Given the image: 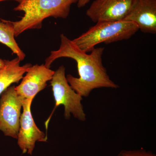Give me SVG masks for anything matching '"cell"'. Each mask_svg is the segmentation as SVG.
I'll return each instance as SVG.
<instances>
[{"instance_id":"obj_1","label":"cell","mask_w":156,"mask_h":156,"mask_svg":"<svg viewBox=\"0 0 156 156\" xmlns=\"http://www.w3.org/2000/svg\"><path fill=\"white\" fill-rule=\"evenodd\" d=\"M59 49L51 52L45 60L44 65L50 68L56 59L67 57L75 60L79 77L68 75L66 80L70 87L82 97H87L93 89L100 88L116 89L119 86L111 80L102 62L105 48H94L90 54L81 50L63 34L60 35Z\"/></svg>"},{"instance_id":"obj_2","label":"cell","mask_w":156,"mask_h":156,"mask_svg":"<svg viewBox=\"0 0 156 156\" xmlns=\"http://www.w3.org/2000/svg\"><path fill=\"white\" fill-rule=\"evenodd\" d=\"M78 0H21L14 9L24 12L20 20L10 21L15 37L28 30L41 29L44 20L49 17L65 19L69 15L73 4Z\"/></svg>"},{"instance_id":"obj_3","label":"cell","mask_w":156,"mask_h":156,"mask_svg":"<svg viewBox=\"0 0 156 156\" xmlns=\"http://www.w3.org/2000/svg\"><path fill=\"white\" fill-rule=\"evenodd\" d=\"M138 30L137 26L131 21H101L72 41L81 50L87 53L101 43L108 44L130 39Z\"/></svg>"},{"instance_id":"obj_4","label":"cell","mask_w":156,"mask_h":156,"mask_svg":"<svg viewBox=\"0 0 156 156\" xmlns=\"http://www.w3.org/2000/svg\"><path fill=\"white\" fill-rule=\"evenodd\" d=\"M50 83L56 102L55 109L62 105L64 106L66 119H69L72 114L76 119L85 121L86 114L81 103L83 98L69 84L65 75V68L63 66H60L55 72Z\"/></svg>"},{"instance_id":"obj_5","label":"cell","mask_w":156,"mask_h":156,"mask_svg":"<svg viewBox=\"0 0 156 156\" xmlns=\"http://www.w3.org/2000/svg\"><path fill=\"white\" fill-rule=\"evenodd\" d=\"M15 86L9 87L0 98V131L5 136L17 139L20 126L23 99L17 95Z\"/></svg>"},{"instance_id":"obj_6","label":"cell","mask_w":156,"mask_h":156,"mask_svg":"<svg viewBox=\"0 0 156 156\" xmlns=\"http://www.w3.org/2000/svg\"><path fill=\"white\" fill-rule=\"evenodd\" d=\"M135 0H95L87 11L93 22L124 20L130 13Z\"/></svg>"},{"instance_id":"obj_7","label":"cell","mask_w":156,"mask_h":156,"mask_svg":"<svg viewBox=\"0 0 156 156\" xmlns=\"http://www.w3.org/2000/svg\"><path fill=\"white\" fill-rule=\"evenodd\" d=\"M33 100L23 99V113L21 115L20 126L17 139L18 144L23 153L32 154L37 141H47V136L41 131L34 122L31 112Z\"/></svg>"},{"instance_id":"obj_8","label":"cell","mask_w":156,"mask_h":156,"mask_svg":"<svg viewBox=\"0 0 156 156\" xmlns=\"http://www.w3.org/2000/svg\"><path fill=\"white\" fill-rule=\"evenodd\" d=\"M19 86L15 87L17 95L23 99L33 100L36 95L45 89L52 80L55 71L44 64L30 66Z\"/></svg>"},{"instance_id":"obj_9","label":"cell","mask_w":156,"mask_h":156,"mask_svg":"<svg viewBox=\"0 0 156 156\" xmlns=\"http://www.w3.org/2000/svg\"><path fill=\"white\" fill-rule=\"evenodd\" d=\"M134 23L144 33H156V0H135L124 20Z\"/></svg>"},{"instance_id":"obj_10","label":"cell","mask_w":156,"mask_h":156,"mask_svg":"<svg viewBox=\"0 0 156 156\" xmlns=\"http://www.w3.org/2000/svg\"><path fill=\"white\" fill-rule=\"evenodd\" d=\"M20 61L17 57L11 60H5V66L0 69V95L11 84L19 83L32 66L27 63L21 66Z\"/></svg>"},{"instance_id":"obj_11","label":"cell","mask_w":156,"mask_h":156,"mask_svg":"<svg viewBox=\"0 0 156 156\" xmlns=\"http://www.w3.org/2000/svg\"><path fill=\"white\" fill-rule=\"evenodd\" d=\"M0 43L10 48L13 54L22 61L26 55L18 46L15 39L13 26L10 20L0 19Z\"/></svg>"},{"instance_id":"obj_12","label":"cell","mask_w":156,"mask_h":156,"mask_svg":"<svg viewBox=\"0 0 156 156\" xmlns=\"http://www.w3.org/2000/svg\"><path fill=\"white\" fill-rule=\"evenodd\" d=\"M118 156H156L151 151H147L144 149L137 150H122L119 153Z\"/></svg>"},{"instance_id":"obj_13","label":"cell","mask_w":156,"mask_h":156,"mask_svg":"<svg viewBox=\"0 0 156 156\" xmlns=\"http://www.w3.org/2000/svg\"><path fill=\"white\" fill-rule=\"evenodd\" d=\"M91 0H78L77 6L78 8H83L89 3Z\"/></svg>"},{"instance_id":"obj_14","label":"cell","mask_w":156,"mask_h":156,"mask_svg":"<svg viewBox=\"0 0 156 156\" xmlns=\"http://www.w3.org/2000/svg\"><path fill=\"white\" fill-rule=\"evenodd\" d=\"M5 64V60H3L0 58V69L4 67Z\"/></svg>"},{"instance_id":"obj_15","label":"cell","mask_w":156,"mask_h":156,"mask_svg":"<svg viewBox=\"0 0 156 156\" xmlns=\"http://www.w3.org/2000/svg\"><path fill=\"white\" fill-rule=\"evenodd\" d=\"M14 1L18 2V3H20V2H21V0H0V2H3V1Z\"/></svg>"}]
</instances>
